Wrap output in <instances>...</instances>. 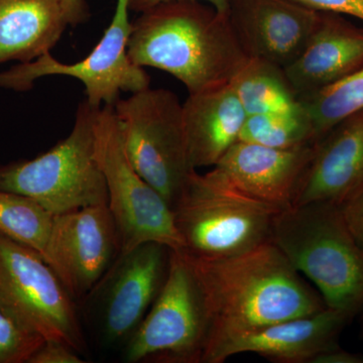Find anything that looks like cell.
<instances>
[{
	"label": "cell",
	"instance_id": "obj_9",
	"mask_svg": "<svg viewBox=\"0 0 363 363\" xmlns=\"http://www.w3.org/2000/svg\"><path fill=\"white\" fill-rule=\"evenodd\" d=\"M0 304L44 340L61 341L84 354L80 314L58 274L39 252L2 234Z\"/></svg>",
	"mask_w": 363,
	"mask_h": 363
},
{
	"label": "cell",
	"instance_id": "obj_12",
	"mask_svg": "<svg viewBox=\"0 0 363 363\" xmlns=\"http://www.w3.org/2000/svg\"><path fill=\"white\" fill-rule=\"evenodd\" d=\"M121 250L118 230L108 205L55 215L47 262L74 300L89 295Z\"/></svg>",
	"mask_w": 363,
	"mask_h": 363
},
{
	"label": "cell",
	"instance_id": "obj_1",
	"mask_svg": "<svg viewBox=\"0 0 363 363\" xmlns=\"http://www.w3.org/2000/svg\"><path fill=\"white\" fill-rule=\"evenodd\" d=\"M182 252L204 296L211 326L207 346L225 336L316 314L327 308L319 292L271 240L223 259H201Z\"/></svg>",
	"mask_w": 363,
	"mask_h": 363
},
{
	"label": "cell",
	"instance_id": "obj_27",
	"mask_svg": "<svg viewBox=\"0 0 363 363\" xmlns=\"http://www.w3.org/2000/svg\"><path fill=\"white\" fill-rule=\"evenodd\" d=\"M340 208L351 234L363 250V191Z\"/></svg>",
	"mask_w": 363,
	"mask_h": 363
},
{
	"label": "cell",
	"instance_id": "obj_8",
	"mask_svg": "<svg viewBox=\"0 0 363 363\" xmlns=\"http://www.w3.org/2000/svg\"><path fill=\"white\" fill-rule=\"evenodd\" d=\"M96 155L108 192V208L121 240V255L145 242L183 250L171 206L143 178L126 155L113 106H102L95 118Z\"/></svg>",
	"mask_w": 363,
	"mask_h": 363
},
{
	"label": "cell",
	"instance_id": "obj_20",
	"mask_svg": "<svg viewBox=\"0 0 363 363\" xmlns=\"http://www.w3.org/2000/svg\"><path fill=\"white\" fill-rule=\"evenodd\" d=\"M247 116L292 111L302 105L283 67L248 58L230 82Z\"/></svg>",
	"mask_w": 363,
	"mask_h": 363
},
{
	"label": "cell",
	"instance_id": "obj_21",
	"mask_svg": "<svg viewBox=\"0 0 363 363\" xmlns=\"http://www.w3.org/2000/svg\"><path fill=\"white\" fill-rule=\"evenodd\" d=\"M54 217L30 198L0 190V234L33 248L45 262Z\"/></svg>",
	"mask_w": 363,
	"mask_h": 363
},
{
	"label": "cell",
	"instance_id": "obj_25",
	"mask_svg": "<svg viewBox=\"0 0 363 363\" xmlns=\"http://www.w3.org/2000/svg\"><path fill=\"white\" fill-rule=\"evenodd\" d=\"M84 358L68 344L45 340L35 351L28 363H83Z\"/></svg>",
	"mask_w": 363,
	"mask_h": 363
},
{
	"label": "cell",
	"instance_id": "obj_5",
	"mask_svg": "<svg viewBox=\"0 0 363 363\" xmlns=\"http://www.w3.org/2000/svg\"><path fill=\"white\" fill-rule=\"evenodd\" d=\"M99 108L85 99L66 138L35 159L0 167V190L30 198L55 215L108 205L96 155L95 118Z\"/></svg>",
	"mask_w": 363,
	"mask_h": 363
},
{
	"label": "cell",
	"instance_id": "obj_18",
	"mask_svg": "<svg viewBox=\"0 0 363 363\" xmlns=\"http://www.w3.org/2000/svg\"><path fill=\"white\" fill-rule=\"evenodd\" d=\"M247 116L230 83L189 94L183 119L191 166L213 168L240 140Z\"/></svg>",
	"mask_w": 363,
	"mask_h": 363
},
{
	"label": "cell",
	"instance_id": "obj_22",
	"mask_svg": "<svg viewBox=\"0 0 363 363\" xmlns=\"http://www.w3.org/2000/svg\"><path fill=\"white\" fill-rule=\"evenodd\" d=\"M240 140L274 149H294L316 143L305 105L292 111L247 116Z\"/></svg>",
	"mask_w": 363,
	"mask_h": 363
},
{
	"label": "cell",
	"instance_id": "obj_10",
	"mask_svg": "<svg viewBox=\"0 0 363 363\" xmlns=\"http://www.w3.org/2000/svg\"><path fill=\"white\" fill-rule=\"evenodd\" d=\"M128 0H116L111 25L92 52L77 63L65 64L51 52L28 63H20L0 73V87L16 91L32 89L38 79L68 76L84 85L86 100L94 107L113 106L121 93H135L150 87L145 68L128 56V39L133 28Z\"/></svg>",
	"mask_w": 363,
	"mask_h": 363
},
{
	"label": "cell",
	"instance_id": "obj_7",
	"mask_svg": "<svg viewBox=\"0 0 363 363\" xmlns=\"http://www.w3.org/2000/svg\"><path fill=\"white\" fill-rule=\"evenodd\" d=\"M204 296L181 250H172L168 276L150 311L124 344L128 363H202L210 335Z\"/></svg>",
	"mask_w": 363,
	"mask_h": 363
},
{
	"label": "cell",
	"instance_id": "obj_17",
	"mask_svg": "<svg viewBox=\"0 0 363 363\" xmlns=\"http://www.w3.org/2000/svg\"><path fill=\"white\" fill-rule=\"evenodd\" d=\"M363 67V28L340 14L320 13L303 51L284 68L298 99L316 94Z\"/></svg>",
	"mask_w": 363,
	"mask_h": 363
},
{
	"label": "cell",
	"instance_id": "obj_31",
	"mask_svg": "<svg viewBox=\"0 0 363 363\" xmlns=\"http://www.w3.org/2000/svg\"><path fill=\"white\" fill-rule=\"evenodd\" d=\"M362 331H360V335H362V337H363V310L362 312Z\"/></svg>",
	"mask_w": 363,
	"mask_h": 363
},
{
	"label": "cell",
	"instance_id": "obj_24",
	"mask_svg": "<svg viewBox=\"0 0 363 363\" xmlns=\"http://www.w3.org/2000/svg\"><path fill=\"white\" fill-rule=\"evenodd\" d=\"M44 341L0 304V363H28Z\"/></svg>",
	"mask_w": 363,
	"mask_h": 363
},
{
	"label": "cell",
	"instance_id": "obj_30",
	"mask_svg": "<svg viewBox=\"0 0 363 363\" xmlns=\"http://www.w3.org/2000/svg\"><path fill=\"white\" fill-rule=\"evenodd\" d=\"M168 1H171V0H128V6H130V11L140 13L152 7ZM200 1H206L219 13L227 14V0H200Z\"/></svg>",
	"mask_w": 363,
	"mask_h": 363
},
{
	"label": "cell",
	"instance_id": "obj_29",
	"mask_svg": "<svg viewBox=\"0 0 363 363\" xmlns=\"http://www.w3.org/2000/svg\"><path fill=\"white\" fill-rule=\"evenodd\" d=\"M63 6L69 26H78L89 18L86 0H63Z\"/></svg>",
	"mask_w": 363,
	"mask_h": 363
},
{
	"label": "cell",
	"instance_id": "obj_23",
	"mask_svg": "<svg viewBox=\"0 0 363 363\" xmlns=\"http://www.w3.org/2000/svg\"><path fill=\"white\" fill-rule=\"evenodd\" d=\"M301 101L311 118L317 143L346 117L362 111L363 67L352 75Z\"/></svg>",
	"mask_w": 363,
	"mask_h": 363
},
{
	"label": "cell",
	"instance_id": "obj_16",
	"mask_svg": "<svg viewBox=\"0 0 363 363\" xmlns=\"http://www.w3.org/2000/svg\"><path fill=\"white\" fill-rule=\"evenodd\" d=\"M362 191L363 109L346 117L315 143L293 206L313 202L341 206Z\"/></svg>",
	"mask_w": 363,
	"mask_h": 363
},
{
	"label": "cell",
	"instance_id": "obj_14",
	"mask_svg": "<svg viewBox=\"0 0 363 363\" xmlns=\"http://www.w3.org/2000/svg\"><path fill=\"white\" fill-rule=\"evenodd\" d=\"M227 18L247 58L286 68L307 45L320 13L292 0H227Z\"/></svg>",
	"mask_w": 363,
	"mask_h": 363
},
{
	"label": "cell",
	"instance_id": "obj_11",
	"mask_svg": "<svg viewBox=\"0 0 363 363\" xmlns=\"http://www.w3.org/2000/svg\"><path fill=\"white\" fill-rule=\"evenodd\" d=\"M172 250L162 243L145 242L119 255L91 291L104 344L123 347L135 333L166 281Z\"/></svg>",
	"mask_w": 363,
	"mask_h": 363
},
{
	"label": "cell",
	"instance_id": "obj_19",
	"mask_svg": "<svg viewBox=\"0 0 363 363\" xmlns=\"http://www.w3.org/2000/svg\"><path fill=\"white\" fill-rule=\"evenodd\" d=\"M68 26L63 0H0V65L51 52Z\"/></svg>",
	"mask_w": 363,
	"mask_h": 363
},
{
	"label": "cell",
	"instance_id": "obj_13",
	"mask_svg": "<svg viewBox=\"0 0 363 363\" xmlns=\"http://www.w3.org/2000/svg\"><path fill=\"white\" fill-rule=\"evenodd\" d=\"M353 317L327 307L255 330L225 336L208 344L202 363H222L233 355L255 353L272 362L311 363L319 353L338 345Z\"/></svg>",
	"mask_w": 363,
	"mask_h": 363
},
{
	"label": "cell",
	"instance_id": "obj_15",
	"mask_svg": "<svg viewBox=\"0 0 363 363\" xmlns=\"http://www.w3.org/2000/svg\"><path fill=\"white\" fill-rule=\"evenodd\" d=\"M314 150L315 143L274 149L238 140L212 169L240 192L285 210L293 206Z\"/></svg>",
	"mask_w": 363,
	"mask_h": 363
},
{
	"label": "cell",
	"instance_id": "obj_4",
	"mask_svg": "<svg viewBox=\"0 0 363 363\" xmlns=\"http://www.w3.org/2000/svg\"><path fill=\"white\" fill-rule=\"evenodd\" d=\"M173 211L182 252L223 259L269 240L272 221L281 210L240 192L211 169L193 172Z\"/></svg>",
	"mask_w": 363,
	"mask_h": 363
},
{
	"label": "cell",
	"instance_id": "obj_28",
	"mask_svg": "<svg viewBox=\"0 0 363 363\" xmlns=\"http://www.w3.org/2000/svg\"><path fill=\"white\" fill-rule=\"evenodd\" d=\"M311 363H363V354L350 352L338 344L319 353L313 358Z\"/></svg>",
	"mask_w": 363,
	"mask_h": 363
},
{
	"label": "cell",
	"instance_id": "obj_6",
	"mask_svg": "<svg viewBox=\"0 0 363 363\" xmlns=\"http://www.w3.org/2000/svg\"><path fill=\"white\" fill-rule=\"evenodd\" d=\"M113 109L131 164L173 209L196 171L189 159L183 104L171 90L147 87L119 98Z\"/></svg>",
	"mask_w": 363,
	"mask_h": 363
},
{
	"label": "cell",
	"instance_id": "obj_26",
	"mask_svg": "<svg viewBox=\"0 0 363 363\" xmlns=\"http://www.w3.org/2000/svg\"><path fill=\"white\" fill-rule=\"evenodd\" d=\"M319 13L352 16L363 21V0H292Z\"/></svg>",
	"mask_w": 363,
	"mask_h": 363
},
{
	"label": "cell",
	"instance_id": "obj_3",
	"mask_svg": "<svg viewBox=\"0 0 363 363\" xmlns=\"http://www.w3.org/2000/svg\"><path fill=\"white\" fill-rule=\"evenodd\" d=\"M269 240L316 286L327 307L353 318L363 310V250L340 206L313 202L281 210Z\"/></svg>",
	"mask_w": 363,
	"mask_h": 363
},
{
	"label": "cell",
	"instance_id": "obj_2",
	"mask_svg": "<svg viewBox=\"0 0 363 363\" xmlns=\"http://www.w3.org/2000/svg\"><path fill=\"white\" fill-rule=\"evenodd\" d=\"M128 56L167 72L189 94L230 83L247 61L226 13L200 0H171L133 23Z\"/></svg>",
	"mask_w": 363,
	"mask_h": 363
}]
</instances>
